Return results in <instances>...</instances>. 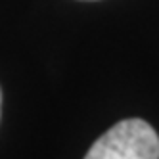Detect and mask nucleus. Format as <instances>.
<instances>
[{"label": "nucleus", "mask_w": 159, "mask_h": 159, "mask_svg": "<svg viewBox=\"0 0 159 159\" xmlns=\"http://www.w3.org/2000/svg\"><path fill=\"white\" fill-rule=\"evenodd\" d=\"M0 107H2V92H0Z\"/></svg>", "instance_id": "f03ea898"}, {"label": "nucleus", "mask_w": 159, "mask_h": 159, "mask_svg": "<svg viewBox=\"0 0 159 159\" xmlns=\"http://www.w3.org/2000/svg\"><path fill=\"white\" fill-rule=\"evenodd\" d=\"M84 159H159V136L144 119H125L102 134Z\"/></svg>", "instance_id": "f257e3e1"}]
</instances>
